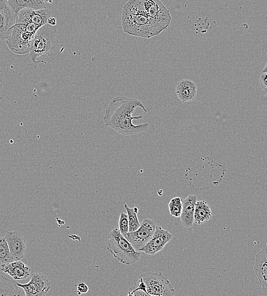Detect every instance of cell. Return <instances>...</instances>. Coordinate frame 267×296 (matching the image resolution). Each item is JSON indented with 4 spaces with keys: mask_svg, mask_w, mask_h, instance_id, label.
<instances>
[{
    "mask_svg": "<svg viewBox=\"0 0 267 296\" xmlns=\"http://www.w3.org/2000/svg\"><path fill=\"white\" fill-rule=\"evenodd\" d=\"M138 107L147 112L144 105L139 99L122 96L114 98L105 112L103 117L105 126L125 136H135L146 131L150 126L149 123L138 125L133 123V121L143 118L142 116H132Z\"/></svg>",
    "mask_w": 267,
    "mask_h": 296,
    "instance_id": "obj_1",
    "label": "cell"
},
{
    "mask_svg": "<svg viewBox=\"0 0 267 296\" xmlns=\"http://www.w3.org/2000/svg\"><path fill=\"white\" fill-rule=\"evenodd\" d=\"M58 27L56 25L51 26L48 23L38 29L33 39L29 55L26 61L28 65L37 69L38 64L43 63L39 60L42 56H50L53 54V51L58 44L57 40Z\"/></svg>",
    "mask_w": 267,
    "mask_h": 296,
    "instance_id": "obj_2",
    "label": "cell"
},
{
    "mask_svg": "<svg viewBox=\"0 0 267 296\" xmlns=\"http://www.w3.org/2000/svg\"><path fill=\"white\" fill-rule=\"evenodd\" d=\"M122 23L124 32L131 36L150 38L162 32L145 14L123 8Z\"/></svg>",
    "mask_w": 267,
    "mask_h": 296,
    "instance_id": "obj_3",
    "label": "cell"
},
{
    "mask_svg": "<svg viewBox=\"0 0 267 296\" xmlns=\"http://www.w3.org/2000/svg\"><path fill=\"white\" fill-rule=\"evenodd\" d=\"M123 8L145 14L161 32L168 27L171 20L169 11L160 0H129Z\"/></svg>",
    "mask_w": 267,
    "mask_h": 296,
    "instance_id": "obj_4",
    "label": "cell"
},
{
    "mask_svg": "<svg viewBox=\"0 0 267 296\" xmlns=\"http://www.w3.org/2000/svg\"><path fill=\"white\" fill-rule=\"evenodd\" d=\"M37 26L32 23H16L7 33L6 38L8 48L16 55H25L29 52Z\"/></svg>",
    "mask_w": 267,
    "mask_h": 296,
    "instance_id": "obj_5",
    "label": "cell"
},
{
    "mask_svg": "<svg viewBox=\"0 0 267 296\" xmlns=\"http://www.w3.org/2000/svg\"><path fill=\"white\" fill-rule=\"evenodd\" d=\"M107 250L121 263L131 265L139 261L140 251H136L118 229L114 228L109 233Z\"/></svg>",
    "mask_w": 267,
    "mask_h": 296,
    "instance_id": "obj_6",
    "label": "cell"
},
{
    "mask_svg": "<svg viewBox=\"0 0 267 296\" xmlns=\"http://www.w3.org/2000/svg\"><path fill=\"white\" fill-rule=\"evenodd\" d=\"M141 278L145 285L146 293L149 296L174 295L175 289L170 281L161 273L147 272L142 274Z\"/></svg>",
    "mask_w": 267,
    "mask_h": 296,
    "instance_id": "obj_7",
    "label": "cell"
},
{
    "mask_svg": "<svg viewBox=\"0 0 267 296\" xmlns=\"http://www.w3.org/2000/svg\"><path fill=\"white\" fill-rule=\"evenodd\" d=\"M156 226V222L153 219L145 218L140 223V226L137 230L128 232L123 236L130 242L136 251H140L154 235Z\"/></svg>",
    "mask_w": 267,
    "mask_h": 296,
    "instance_id": "obj_8",
    "label": "cell"
},
{
    "mask_svg": "<svg viewBox=\"0 0 267 296\" xmlns=\"http://www.w3.org/2000/svg\"><path fill=\"white\" fill-rule=\"evenodd\" d=\"M17 284L24 290L26 296L45 295L49 292L51 288L48 278L40 273L32 275L29 282L27 284L17 283Z\"/></svg>",
    "mask_w": 267,
    "mask_h": 296,
    "instance_id": "obj_9",
    "label": "cell"
},
{
    "mask_svg": "<svg viewBox=\"0 0 267 296\" xmlns=\"http://www.w3.org/2000/svg\"><path fill=\"white\" fill-rule=\"evenodd\" d=\"M16 23H32L38 28L45 25L51 16L48 9L35 10L32 9H23L17 14Z\"/></svg>",
    "mask_w": 267,
    "mask_h": 296,
    "instance_id": "obj_10",
    "label": "cell"
},
{
    "mask_svg": "<svg viewBox=\"0 0 267 296\" xmlns=\"http://www.w3.org/2000/svg\"><path fill=\"white\" fill-rule=\"evenodd\" d=\"M173 235L160 226H156L155 231L150 241L142 247L140 251L150 255H155L163 250L165 245L172 238Z\"/></svg>",
    "mask_w": 267,
    "mask_h": 296,
    "instance_id": "obj_11",
    "label": "cell"
},
{
    "mask_svg": "<svg viewBox=\"0 0 267 296\" xmlns=\"http://www.w3.org/2000/svg\"><path fill=\"white\" fill-rule=\"evenodd\" d=\"M4 238L14 260H20L23 259L27 248L25 238L20 233L16 231L7 232Z\"/></svg>",
    "mask_w": 267,
    "mask_h": 296,
    "instance_id": "obj_12",
    "label": "cell"
},
{
    "mask_svg": "<svg viewBox=\"0 0 267 296\" xmlns=\"http://www.w3.org/2000/svg\"><path fill=\"white\" fill-rule=\"evenodd\" d=\"M17 18L6 0H0V40H6L8 31L15 24Z\"/></svg>",
    "mask_w": 267,
    "mask_h": 296,
    "instance_id": "obj_13",
    "label": "cell"
},
{
    "mask_svg": "<svg viewBox=\"0 0 267 296\" xmlns=\"http://www.w3.org/2000/svg\"><path fill=\"white\" fill-rule=\"evenodd\" d=\"M255 274L261 286L264 296H267V247L259 252L255 257L254 266Z\"/></svg>",
    "mask_w": 267,
    "mask_h": 296,
    "instance_id": "obj_14",
    "label": "cell"
},
{
    "mask_svg": "<svg viewBox=\"0 0 267 296\" xmlns=\"http://www.w3.org/2000/svg\"><path fill=\"white\" fill-rule=\"evenodd\" d=\"M0 268L5 274L15 280H25L29 278L32 275L30 267L20 260L13 261L10 263L0 265Z\"/></svg>",
    "mask_w": 267,
    "mask_h": 296,
    "instance_id": "obj_15",
    "label": "cell"
},
{
    "mask_svg": "<svg viewBox=\"0 0 267 296\" xmlns=\"http://www.w3.org/2000/svg\"><path fill=\"white\" fill-rule=\"evenodd\" d=\"M175 93L181 102H192L197 97V84L192 80L183 79L176 84Z\"/></svg>",
    "mask_w": 267,
    "mask_h": 296,
    "instance_id": "obj_16",
    "label": "cell"
},
{
    "mask_svg": "<svg viewBox=\"0 0 267 296\" xmlns=\"http://www.w3.org/2000/svg\"><path fill=\"white\" fill-rule=\"evenodd\" d=\"M197 200V197L195 195H189L187 198L183 200L182 212L180 218L186 228H189L193 225L195 205Z\"/></svg>",
    "mask_w": 267,
    "mask_h": 296,
    "instance_id": "obj_17",
    "label": "cell"
},
{
    "mask_svg": "<svg viewBox=\"0 0 267 296\" xmlns=\"http://www.w3.org/2000/svg\"><path fill=\"white\" fill-rule=\"evenodd\" d=\"M14 13L17 14L23 9L40 10L46 8L45 0H6Z\"/></svg>",
    "mask_w": 267,
    "mask_h": 296,
    "instance_id": "obj_18",
    "label": "cell"
},
{
    "mask_svg": "<svg viewBox=\"0 0 267 296\" xmlns=\"http://www.w3.org/2000/svg\"><path fill=\"white\" fill-rule=\"evenodd\" d=\"M213 216L209 204L204 200H197L195 205L194 223L201 224L208 222Z\"/></svg>",
    "mask_w": 267,
    "mask_h": 296,
    "instance_id": "obj_19",
    "label": "cell"
},
{
    "mask_svg": "<svg viewBox=\"0 0 267 296\" xmlns=\"http://www.w3.org/2000/svg\"><path fill=\"white\" fill-rule=\"evenodd\" d=\"M0 295H25V293L16 281L0 276Z\"/></svg>",
    "mask_w": 267,
    "mask_h": 296,
    "instance_id": "obj_20",
    "label": "cell"
},
{
    "mask_svg": "<svg viewBox=\"0 0 267 296\" xmlns=\"http://www.w3.org/2000/svg\"><path fill=\"white\" fill-rule=\"evenodd\" d=\"M129 222V232H133L137 230L140 226V223L137 218V214L139 213V209L137 208H130L127 204H125Z\"/></svg>",
    "mask_w": 267,
    "mask_h": 296,
    "instance_id": "obj_21",
    "label": "cell"
},
{
    "mask_svg": "<svg viewBox=\"0 0 267 296\" xmlns=\"http://www.w3.org/2000/svg\"><path fill=\"white\" fill-rule=\"evenodd\" d=\"M13 261L6 239L0 237V265L10 263Z\"/></svg>",
    "mask_w": 267,
    "mask_h": 296,
    "instance_id": "obj_22",
    "label": "cell"
},
{
    "mask_svg": "<svg viewBox=\"0 0 267 296\" xmlns=\"http://www.w3.org/2000/svg\"><path fill=\"white\" fill-rule=\"evenodd\" d=\"M183 199L181 197L171 199L169 203V209L171 216L180 218L183 209Z\"/></svg>",
    "mask_w": 267,
    "mask_h": 296,
    "instance_id": "obj_23",
    "label": "cell"
},
{
    "mask_svg": "<svg viewBox=\"0 0 267 296\" xmlns=\"http://www.w3.org/2000/svg\"><path fill=\"white\" fill-rule=\"evenodd\" d=\"M128 295L131 296L149 295L146 293L145 285L141 278H139L137 283L130 288L128 291Z\"/></svg>",
    "mask_w": 267,
    "mask_h": 296,
    "instance_id": "obj_24",
    "label": "cell"
},
{
    "mask_svg": "<svg viewBox=\"0 0 267 296\" xmlns=\"http://www.w3.org/2000/svg\"><path fill=\"white\" fill-rule=\"evenodd\" d=\"M118 230L123 235L129 232V222L127 214L122 213L118 221Z\"/></svg>",
    "mask_w": 267,
    "mask_h": 296,
    "instance_id": "obj_25",
    "label": "cell"
},
{
    "mask_svg": "<svg viewBox=\"0 0 267 296\" xmlns=\"http://www.w3.org/2000/svg\"><path fill=\"white\" fill-rule=\"evenodd\" d=\"M267 73H262L260 76L259 82L260 84V86L262 89H263L265 93H267Z\"/></svg>",
    "mask_w": 267,
    "mask_h": 296,
    "instance_id": "obj_26",
    "label": "cell"
},
{
    "mask_svg": "<svg viewBox=\"0 0 267 296\" xmlns=\"http://www.w3.org/2000/svg\"><path fill=\"white\" fill-rule=\"evenodd\" d=\"M88 286L84 283H80L77 286L78 294L80 295L82 293H86L88 291Z\"/></svg>",
    "mask_w": 267,
    "mask_h": 296,
    "instance_id": "obj_27",
    "label": "cell"
},
{
    "mask_svg": "<svg viewBox=\"0 0 267 296\" xmlns=\"http://www.w3.org/2000/svg\"><path fill=\"white\" fill-rule=\"evenodd\" d=\"M48 24L51 26H55L56 25V19L54 17H50L48 20H47V23Z\"/></svg>",
    "mask_w": 267,
    "mask_h": 296,
    "instance_id": "obj_28",
    "label": "cell"
},
{
    "mask_svg": "<svg viewBox=\"0 0 267 296\" xmlns=\"http://www.w3.org/2000/svg\"><path fill=\"white\" fill-rule=\"evenodd\" d=\"M262 73H267V64H265L264 68L263 70V71H262Z\"/></svg>",
    "mask_w": 267,
    "mask_h": 296,
    "instance_id": "obj_29",
    "label": "cell"
},
{
    "mask_svg": "<svg viewBox=\"0 0 267 296\" xmlns=\"http://www.w3.org/2000/svg\"><path fill=\"white\" fill-rule=\"evenodd\" d=\"M45 2L46 3H48L51 4L52 3V0H45Z\"/></svg>",
    "mask_w": 267,
    "mask_h": 296,
    "instance_id": "obj_30",
    "label": "cell"
}]
</instances>
